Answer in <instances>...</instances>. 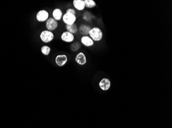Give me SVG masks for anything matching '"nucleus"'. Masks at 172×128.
I'll return each mask as SVG.
<instances>
[{"mask_svg":"<svg viewBox=\"0 0 172 128\" xmlns=\"http://www.w3.org/2000/svg\"><path fill=\"white\" fill-rule=\"evenodd\" d=\"M89 36L92 39L94 42H99L102 40L104 37L103 32L100 28L94 27L92 28L90 31Z\"/></svg>","mask_w":172,"mask_h":128,"instance_id":"nucleus-1","label":"nucleus"},{"mask_svg":"<svg viewBox=\"0 0 172 128\" xmlns=\"http://www.w3.org/2000/svg\"><path fill=\"white\" fill-rule=\"evenodd\" d=\"M39 38L41 42L45 44H48L54 40L55 35L52 31L44 30L41 32L39 35Z\"/></svg>","mask_w":172,"mask_h":128,"instance_id":"nucleus-2","label":"nucleus"},{"mask_svg":"<svg viewBox=\"0 0 172 128\" xmlns=\"http://www.w3.org/2000/svg\"><path fill=\"white\" fill-rule=\"evenodd\" d=\"M62 20L65 25H71L75 24L77 20V18L75 15L70 13H66L63 15Z\"/></svg>","mask_w":172,"mask_h":128,"instance_id":"nucleus-3","label":"nucleus"},{"mask_svg":"<svg viewBox=\"0 0 172 128\" xmlns=\"http://www.w3.org/2000/svg\"><path fill=\"white\" fill-rule=\"evenodd\" d=\"M59 23L58 21L55 20L52 17H50L48 18V20L46 22L45 27L47 30L49 31H55L58 27Z\"/></svg>","mask_w":172,"mask_h":128,"instance_id":"nucleus-4","label":"nucleus"},{"mask_svg":"<svg viewBox=\"0 0 172 128\" xmlns=\"http://www.w3.org/2000/svg\"><path fill=\"white\" fill-rule=\"evenodd\" d=\"M49 18V13L46 10L41 9L37 12L36 15V19L37 22L43 23Z\"/></svg>","mask_w":172,"mask_h":128,"instance_id":"nucleus-5","label":"nucleus"},{"mask_svg":"<svg viewBox=\"0 0 172 128\" xmlns=\"http://www.w3.org/2000/svg\"><path fill=\"white\" fill-rule=\"evenodd\" d=\"M68 57L67 55L64 54H61L57 55L55 59V62L57 66L60 67H63L68 62Z\"/></svg>","mask_w":172,"mask_h":128,"instance_id":"nucleus-6","label":"nucleus"},{"mask_svg":"<svg viewBox=\"0 0 172 128\" xmlns=\"http://www.w3.org/2000/svg\"><path fill=\"white\" fill-rule=\"evenodd\" d=\"M61 40L66 43H72L75 40V36L69 32L66 31L61 33Z\"/></svg>","mask_w":172,"mask_h":128,"instance_id":"nucleus-7","label":"nucleus"},{"mask_svg":"<svg viewBox=\"0 0 172 128\" xmlns=\"http://www.w3.org/2000/svg\"><path fill=\"white\" fill-rule=\"evenodd\" d=\"M75 62L79 65L84 66L87 63V59L85 53L82 52H80L77 53L75 57Z\"/></svg>","mask_w":172,"mask_h":128,"instance_id":"nucleus-8","label":"nucleus"},{"mask_svg":"<svg viewBox=\"0 0 172 128\" xmlns=\"http://www.w3.org/2000/svg\"><path fill=\"white\" fill-rule=\"evenodd\" d=\"M81 43L86 47H92L94 45V42L89 35L82 36L81 38Z\"/></svg>","mask_w":172,"mask_h":128,"instance_id":"nucleus-9","label":"nucleus"},{"mask_svg":"<svg viewBox=\"0 0 172 128\" xmlns=\"http://www.w3.org/2000/svg\"><path fill=\"white\" fill-rule=\"evenodd\" d=\"M91 27L89 25L82 24L79 26V32L82 36L89 35L90 31L91 29Z\"/></svg>","mask_w":172,"mask_h":128,"instance_id":"nucleus-10","label":"nucleus"},{"mask_svg":"<svg viewBox=\"0 0 172 128\" xmlns=\"http://www.w3.org/2000/svg\"><path fill=\"white\" fill-rule=\"evenodd\" d=\"M72 4L74 8L77 11H83L86 8L84 0H73Z\"/></svg>","mask_w":172,"mask_h":128,"instance_id":"nucleus-11","label":"nucleus"},{"mask_svg":"<svg viewBox=\"0 0 172 128\" xmlns=\"http://www.w3.org/2000/svg\"><path fill=\"white\" fill-rule=\"evenodd\" d=\"M111 82L109 79H102L99 83V86L103 91H107L110 88Z\"/></svg>","mask_w":172,"mask_h":128,"instance_id":"nucleus-12","label":"nucleus"},{"mask_svg":"<svg viewBox=\"0 0 172 128\" xmlns=\"http://www.w3.org/2000/svg\"><path fill=\"white\" fill-rule=\"evenodd\" d=\"M52 16H53V18H54L55 20L57 21H59L62 19V17H63V12H62V10L59 8H56L54 9L53 11H52Z\"/></svg>","mask_w":172,"mask_h":128,"instance_id":"nucleus-13","label":"nucleus"},{"mask_svg":"<svg viewBox=\"0 0 172 128\" xmlns=\"http://www.w3.org/2000/svg\"><path fill=\"white\" fill-rule=\"evenodd\" d=\"M65 28L67 31L74 35L77 34L79 32V27L75 23L71 25H65Z\"/></svg>","mask_w":172,"mask_h":128,"instance_id":"nucleus-14","label":"nucleus"},{"mask_svg":"<svg viewBox=\"0 0 172 128\" xmlns=\"http://www.w3.org/2000/svg\"><path fill=\"white\" fill-rule=\"evenodd\" d=\"M69 47H70V50L72 52H77L82 47V44L79 42H75L72 43L71 44H70Z\"/></svg>","mask_w":172,"mask_h":128,"instance_id":"nucleus-15","label":"nucleus"},{"mask_svg":"<svg viewBox=\"0 0 172 128\" xmlns=\"http://www.w3.org/2000/svg\"><path fill=\"white\" fill-rule=\"evenodd\" d=\"M41 52L44 56H48L49 55L51 52V48L48 45H43L41 47Z\"/></svg>","mask_w":172,"mask_h":128,"instance_id":"nucleus-16","label":"nucleus"},{"mask_svg":"<svg viewBox=\"0 0 172 128\" xmlns=\"http://www.w3.org/2000/svg\"><path fill=\"white\" fill-rule=\"evenodd\" d=\"M85 4V7L91 9L95 7L96 6V2L93 0H84Z\"/></svg>","mask_w":172,"mask_h":128,"instance_id":"nucleus-17","label":"nucleus"},{"mask_svg":"<svg viewBox=\"0 0 172 128\" xmlns=\"http://www.w3.org/2000/svg\"><path fill=\"white\" fill-rule=\"evenodd\" d=\"M94 18V17L93 15L89 11H86L85 13H84L83 16H82L83 20L87 22H90L93 18Z\"/></svg>","mask_w":172,"mask_h":128,"instance_id":"nucleus-18","label":"nucleus"},{"mask_svg":"<svg viewBox=\"0 0 172 128\" xmlns=\"http://www.w3.org/2000/svg\"><path fill=\"white\" fill-rule=\"evenodd\" d=\"M66 13H70L75 15H76V11L75 10V9L72 8H68V9L66 10Z\"/></svg>","mask_w":172,"mask_h":128,"instance_id":"nucleus-19","label":"nucleus"}]
</instances>
